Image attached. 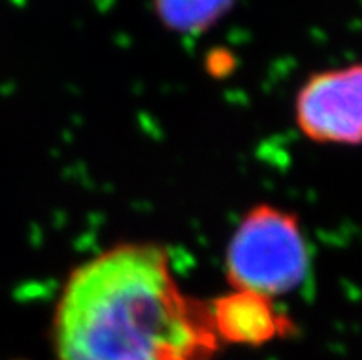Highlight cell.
Segmentation results:
<instances>
[{"label": "cell", "instance_id": "1", "mask_svg": "<svg viewBox=\"0 0 362 360\" xmlns=\"http://www.w3.org/2000/svg\"><path fill=\"white\" fill-rule=\"evenodd\" d=\"M210 309L182 294L168 255L129 243L70 274L54 320L57 360H208Z\"/></svg>", "mask_w": 362, "mask_h": 360}, {"label": "cell", "instance_id": "5", "mask_svg": "<svg viewBox=\"0 0 362 360\" xmlns=\"http://www.w3.org/2000/svg\"><path fill=\"white\" fill-rule=\"evenodd\" d=\"M238 0H153L156 18L170 32L199 35L228 15Z\"/></svg>", "mask_w": 362, "mask_h": 360}, {"label": "cell", "instance_id": "3", "mask_svg": "<svg viewBox=\"0 0 362 360\" xmlns=\"http://www.w3.org/2000/svg\"><path fill=\"white\" fill-rule=\"evenodd\" d=\"M296 125L324 146L362 144V63L309 76L296 94Z\"/></svg>", "mask_w": 362, "mask_h": 360}, {"label": "cell", "instance_id": "4", "mask_svg": "<svg viewBox=\"0 0 362 360\" xmlns=\"http://www.w3.org/2000/svg\"><path fill=\"white\" fill-rule=\"evenodd\" d=\"M217 340L259 346L284 337L291 322L274 309L272 300L254 292L232 291L208 306Z\"/></svg>", "mask_w": 362, "mask_h": 360}, {"label": "cell", "instance_id": "2", "mask_svg": "<svg viewBox=\"0 0 362 360\" xmlns=\"http://www.w3.org/2000/svg\"><path fill=\"white\" fill-rule=\"evenodd\" d=\"M309 245L296 215L259 204L248 210L226 248V279L234 291L272 300L308 278Z\"/></svg>", "mask_w": 362, "mask_h": 360}]
</instances>
